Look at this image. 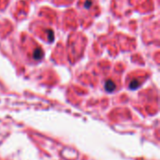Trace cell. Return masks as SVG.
Instances as JSON below:
<instances>
[{"instance_id":"cell-1","label":"cell","mask_w":160,"mask_h":160,"mask_svg":"<svg viewBox=\"0 0 160 160\" xmlns=\"http://www.w3.org/2000/svg\"><path fill=\"white\" fill-rule=\"evenodd\" d=\"M105 88H106L107 91L112 92V91L115 89V84H114L112 81H108V82L105 83Z\"/></svg>"}]
</instances>
